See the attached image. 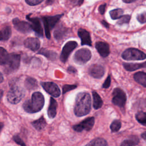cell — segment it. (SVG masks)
Wrapping results in <instances>:
<instances>
[{"mask_svg":"<svg viewBox=\"0 0 146 146\" xmlns=\"http://www.w3.org/2000/svg\"><path fill=\"white\" fill-rule=\"evenodd\" d=\"M91 57V52L90 50L83 48L78 50L74 54V59L76 63L82 64L88 62Z\"/></svg>","mask_w":146,"mask_h":146,"instance_id":"8","label":"cell"},{"mask_svg":"<svg viewBox=\"0 0 146 146\" xmlns=\"http://www.w3.org/2000/svg\"><path fill=\"white\" fill-rule=\"evenodd\" d=\"M63 15V14H58L53 16L42 17L41 18L43 23L46 36L48 39H50L51 38V30L55 27V25L58 22Z\"/></svg>","mask_w":146,"mask_h":146,"instance_id":"4","label":"cell"},{"mask_svg":"<svg viewBox=\"0 0 146 146\" xmlns=\"http://www.w3.org/2000/svg\"><path fill=\"white\" fill-rule=\"evenodd\" d=\"M102 23L103 25V26H105L106 28H108L109 27V25H108V23L106 22V21H105L104 20H103L102 21Z\"/></svg>","mask_w":146,"mask_h":146,"instance_id":"42","label":"cell"},{"mask_svg":"<svg viewBox=\"0 0 146 146\" xmlns=\"http://www.w3.org/2000/svg\"><path fill=\"white\" fill-rule=\"evenodd\" d=\"M54 1V0H47L46 3H47V4H51V3H53Z\"/></svg>","mask_w":146,"mask_h":146,"instance_id":"45","label":"cell"},{"mask_svg":"<svg viewBox=\"0 0 146 146\" xmlns=\"http://www.w3.org/2000/svg\"><path fill=\"white\" fill-rule=\"evenodd\" d=\"M85 146H108V143L104 139L98 137L92 140Z\"/></svg>","mask_w":146,"mask_h":146,"instance_id":"26","label":"cell"},{"mask_svg":"<svg viewBox=\"0 0 146 146\" xmlns=\"http://www.w3.org/2000/svg\"><path fill=\"white\" fill-rule=\"evenodd\" d=\"M73 6H80L83 3L84 0H69Z\"/></svg>","mask_w":146,"mask_h":146,"instance_id":"39","label":"cell"},{"mask_svg":"<svg viewBox=\"0 0 146 146\" xmlns=\"http://www.w3.org/2000/svg\"><path fill=\"white\" fill-rule=\"evenodd\" d=\"M25 95L23 88L15 84H11L10 89L7 94V99L11 104L18 103Z\"/></svg>","mask_w":146,"mask_h":146,"instance_id":"3","label":"cell"},{"mask_svg":"<svg viewBox=\"0 0 146 146\" xmlns=\"http://www.w3.org/2000/svg\"><path fill=\"white\" fill-rule=\"evenodd\" d=\"M124 2L127 3H132L133 2H134L136 0H122Z\"/></svg>","mask_w":146,"mask_h":146,"instance_id":"44","label":"cell"},{"mask_svg":"<svg viewBox=\"0 0 146 146\" xmlns=\"http://www.w3.org/2000/svg\"><path fill=\"white\" fill-rule=\"evenodd\" d=\"M92 98H93V107L94 109L98 110L102 107L103 100L99 95L96 92H92Z\"/></svg>","mask_w":146,"mask_h":146,"instance_id":"23","label":"cell"},{"mask_svg":"<svg viewBox=\"0 0 146 146\" xmlns=\"http://www.w3.org/2000/svg\"><path fill=\"white\" fill-rule=\"evenodd\" d=\"M123 11L121 9H116L112 10L110 12V15L112 19H117L123 16Z\"/></svg>","mask_w":146,"mask_h":146,"instance_id":"31","label":"cell"},{"mask_svg":"<svg viewBox=\"0 0 146 146\" xmlns=\"http://www.w3.org/2000/svg\"><path fill=\"white\" fill-rule=\"evenodd\" d=\"M111 84V76L110 75H108L107 78V79H106L105 82H104V83L103 84V88H108Z\"/></svg>","mask_w":146,"mask_h":146,"instance_id":"38","label":"cell"},{"mask_svg":"<svg viewBox=\"0 0 146 146\" xmlns=\"http://www.w3.org/2000/svg\"><path fill=\"white\" fill-rule=\"evenodd\" d=\"M33 126L38 131L42 130L46 125V121L43 117H41L31 123Z\"/></svg>","mask_w":146,"mask_h":146,"instance_id":"25","label":"cell"},{"mask_svg":"<svg viewBox=\"0 0 146 146\" xmlns=\"http://www.w3.org/2000/svg\"><path fill=\"white\" fill-rule=\"evenodd\" d=\"M67 71L70 73H75L76 72V70L74 67H73L72 66L68 67V68H67Z\"/></svg>","mask_w":146,"mask_h":146,"instance_id":"41","label":"cell"},{"mask_svg":"<svg viewBox=\"0 0 146 146\" xmlns=\"http://www.w3.org/2000/svg\"><path fill=\"white\" fill-rule=\"evenodd\" d=\"M11 34V27L9 26L4 27L1 31V40H8Z\"/></svg>","mask_w":146,"mask_h":146,"instance_id":"28","label":"cell"},{"mask_svg":"<svg viewBox=\"0 0 146 146\" xmlns=\"http://www.w3.org/2000/svg\"><path fill=\"white\" fill-rule=\"evenodd\" d=\"M44 98L43 94L39 92H35L31 95L30 99L26 100L23 104L24 110L28 113H33L40 111L43 107Z\"/></svg>","mask_w":146,"mask_h":146,"instance_id":"2","label":"cell"},{"mask_svg":"<svg viewBox=\"0 0 146 146\" xmlns=\"http://www.w3.org/2000/svg\"><path fill=\"white\" fill-rule=\"evenodd\" d=\"M24 45L26 48L33 51H35L38 50L40 47V41L36 38L29 37L25 40Z\"/></svg>","mask_w":146,"mask_h":146,"instance_id":"15","label":"cell"},{"mask_svg":"<svg viewBox=\"0 0 146 146\" xmlns=\"http://www.w3.org/2000/svg\"><path fill=\"white\" fill-rule=\"evenodd\" d=\"M57 107L58 103L53 98H51L49 106L47 110V115L49 118L53 119L56 116Z\"/></svg>","mask_w":146,"mask_h":146,"instance_id":"18","label":"cell"},{"mask_svg":"<svg viewBox=\"0 0 146 146\" xmlns=\"http://www.w3.org/2000/svg\"><path fill=\"white\" fill-rule=\"evenodd\" d=\"M77 45V42L74 40L68 41L64 44L60 56V60L63 63H65L67 61L70 54L76 47Z\"/></svg>","mask_w":146,"mask_h":146,"instance_id":"10","label":"cell"},{"mask_svg":"<svg viewBox=\"0 0 146 146\" xmlns=\"http://www.w3.org/2000/svg\"><path fill=\"white\" fill-rule=\"evenodd\" d=\"M9 54L7 51L1 47L0 48V64L1 66H4L8 59Z\"/></svg>","mask_w":146,"mask_h":146,"instance_id":"30","label":"cell"},{"mask_svg":"<svg viewBox=\"0 0 146 146\" xmlns=\"http://www.w3.org/2000/svg\"><path fill=\"white\" fill-rule=\"evenodd\" d=\"M41 85L43 89L53 97L57 98L60 96V89L55 83L51 82H42Z\"/></svg>","mask_w":146,"mask_h":146,"instance_id":"11","label":"cell"},{"mask_svg":"<svg viewBox=\"0 0 146 146\" xmlns=\"http://www.w3.org/2000/svg\"><path fill=\"white\" fill-rule=\"evenodd\" d=\"M26 2L30 6H35L41 3L43 0H25Z\"/></svg>","mask_w":146,"mask_h":146,"instance_id":"37","label":"cell"},{"mask_svg":"<svg viewBox=\"0 0 146 146\" xmlns=\"http://www.w3.org/2000/svg\"><path fill=\"white\" fill-rule=\"evenodd\" d=\"M88 72L92 77L96 79H100L103 76L105 71L102 66L95 64L90 67Z\"/></svg>","mask_w":146,"mask_h":146,"instance_id":"14","label":"cell"},{"mask_svg":"<svg viewBox=\"0 0 146 146\" xmlns=\"http://www.w3.org/2000/svg\"><path fill=\"white\" fill-rule=\"evenodd\" d=\"M106 4H103L102 5H100L99 7V11L101 14H103L105 12V10H106Z\"/></svg>","mask_w":146,"mask_h":146,"instance_id":"40","label":"cell"},{"mask_svg":"<svg viewBox=\"0 0 146 146\" xmlns=\"http://www.w3.org/2000/svg\"><path fill=\"white\" fill-rule=\"evenodd\" d=\"M95 47L102 57H107L110 54V47L108 43L104 42H97Z\"/></svg>","mask_w":146,"mask_h":146,"instance_id":"17","label":"cell"},{"mask_svg":"<svg viewBox=\"0 0 146 146\" xmlns=\"http://www.w3.org/2000/svg\"><path fill=\"white\" fill-rule=\"evenodd\" d=\"M139 142V139L136 136H131L129 138L124 140L120 146H135Z\"/></svg>","mask_w":146,"mask_h":146,"instance_id":"27","label":"cell"},{"mask_svg":"<svg viewBox=\"0 0 146 146\" xmlns=\"http://www.w3.org/2000/svg\"><path fill=\"white\" fill-rule=\"evenodd\" d=\"M38 54H41L44 55V56H46L47 59L51 60H54L56 59L57 58V54L52 50H47L45 48H41L38 52Z\"/></svg>","mask_w":146,"mask_h":146,"instance_id":"20","label":"cell"},{"mask_svg":"<svg viewBox=\"0 0 146 146\" xmlns=\"http://www.w3.org/2000/svg\"><path fill=\"white\" fill-rule=\"evenodd\" d=\"M25 86L27 90H35L38 87V82L35 79L29 77L26 78L25 81Z\"/></svg>","mask_w":146,"mask_h":146,"instance_id":"24","label":"cell"},{"mask_svg":"<svg viewBox=\"0 0 146 146\" xmlns=\"http://www.w3.org/2000/svg\"><path fill=\"white\" fill-rule=\"evenodd\" d=\"M137 21L141 23H144L146 22V13H143L137 17Z\"/></svg>","mask_w":146,"mask_h":146,"instance_id":"36","label":"cell"},{"mask_svg":"<svg viewBox=\"0 0 146 146\" xmlns=\"http://www.w3.org/2000/svg\"><path fill=\"white\" fill-rule=\"evenodd\" d=\"M78 34L81 39L82 45L91 46V39L90 33L84 29H79L78 31Z\"/></svg>","mask_w":146,"mask_h":146,"instance_id":"16","label":"cell"},{"mask_svg":"<svg viewBox=\"0 0 146 146\" xmlns=\"http://www.w3.org/2000/svg\"><path fill=\"white\" fill-rule=\"evenodd\" d=\"M13 23L15 29L22 33H27L32 30L30 23L27 22L21 21L16 18L13 19Z\"/></svg>","mask_w":146,"mask_h":146,"instance_id":"12","label":"cell"},{"mask_svg":"<svg viewBox=\"0 0 146 146\" xmlns=\"http://www.w3.org/2000/svg\"><path fill=\"white\" fill-rule=\"evenodd\" d=\"M95 123V119L94 117H90L86 119L81 121L79 124L72 126V128L76 132H80L83 131H90L93 127Z\"/></svg>","mask_w":146,"mask_h":146,"instance_id":"9","label":"cell"},{"mask_svg":"<svg viewBox=\"0 0 146 146\" xmlns=\"http://www.w3.org/2000/svg\"><path fill=\"white\" fill-rule=\"evenodd\" d=\"M21 56L19 54L15 53L10 54L8 59L5 63V71L7 73H11L17 71L20 65Z\"/></svg>","mask_w":146,"mask_h":146,"instance_id":"5","label":"cell"},{"mask_svg":"<svg viewBox=\"0 0 146 146\" xmlns=\"http://www.w3.org/2000/svg\"><path fill=\"white\" fill-rule=\"evenodd\" d=\"M135 80L146 88V73L144 72H137L133 75Z\"/></svg>","mask_w":146,"mask_h":146,"instance_id":"22","label":"cell"},{"mask_svg":"<svg viewBox=\"0 0 146 146\" xmlns=\"http://www.w3.org/2000/svg\"><path fill=\"white\" fill-rule=\"evenodd\" d=\"M3 80V75L2 74H1V82H2Z\"/></svg>","mask_w":146,"mask_h":146,"instance_id":"46","label":"cell"},{"mask_svg":"<svg viewBox=\"0 0 146 146\" xmlns=\"http://www.w3.org/2000/svg\"><path fill=\"white\" fill-rule=\"evenodd\" d=\"M76 87V85H70V84H65L63 86V94H65L66 92L70 91L72 90L75 89Z\"/></svg>","mask_w":146,"mask_h":146,"instance_id":"34","label":"cell"},{"mask_svg":"<svg viewBox=\"0 0 146 146\" xmlns=\"http://www.w3.org/2000/svg\"><path fill=\"white\" fill-rule=\"evenodd\" d=\"M137 121L144 126H146V112L139 111L135 115Z\"/></svg>","mask_w":146,"mask_h":146,"instance_id":"29","label":"cell"},{"mask_svg":"<svg viewBox=\"0 0 146 146\" xmlns=\"http://www.w3.org/2000/svg\"><path fill=\"white\" fill-rule=\"evenodd\" d=\"M141 136L142 139H144V140L146 141V132H143V133L141 135Z\"/></svg>","mask_w":146,"mask_h":146,"instance_id":"43","label":"cell"},{"mask_svg":"<svg viewBox=\"0 0 146 146\" xmlns=\"http://www.w3.org/2000/svg\"><path fill=\"white\" fill-rule=\"evenodd\" d=\"M131 19V16L129 15H123L121 18L119 19V21H117V23L119 25H122L124 23H127L129 22V20Z\"/></svg>","mask_w":146,"mask_h":146,"instance_id":"33","label":"cell"},{"mask_svg":"<svg viewBox=\"0 0 146 146\" xmlns=\"http://www.w3.org/2000/svg\"><path fill=\"white\" fill-rule=\"evenodd\" d=\"M127 100L125 93L120 88H115L112 92V103L119 107H123Z\"/></svg>","mask_w":146,"mask_h":146,"instance_id":"7","label":"cell"},{"mask_svg":"<svg viewBox=\"0 0 146 146\" xmlns=\"http://www.w3.org/2000/svg\"><path fill=\"white\" fill-rule=\"evenodd\" d=\"M121 56L126 60H140L146 58V54L138 49L129 48L123 52Z\"/></svg>","mask_w":146,"mask_h":146,"instance_id":"6","label":"cell"},{"mask_svg":"<svg viewBox=\"0 0 146 146\" xmlns=\"http://www.w3.org/2000/svg\"><path fill=\"white\" fill-rule=\"evenodd\" d=\"M26 18L30 22L32 30H33L39 36L42 37L43 30L41 26V23L39 18L38 17L30 18L29 15L26 16Z\"/></svg>","mask_w":146,"mask_h":146,"instance_id":"13","label":"cell"},{"mask_svg":"<svg viewBox=\"0 0 146 146\" xmlns=\"http://www.w3.org/2000/svg\"><path fill=\"white\" fill-rule=\"evenodd\" d=\"M121 122L119 120H113L110 125V129L112 132H117L121 128Z\"/></svg>","mask_w":146,"mask_h":146,"instance_id":"32","label":"cell"},{"mask_svg":"<svg viewBox=\"0 0 146 146\" xmlns=\"http://www.w3.org/2000/svg\"><path fill=\"white\" fill-rule=\"evenodd\" d=\"M13 140H14V141L18 144V145H21V146H26L25 143L23 142V141L22 140V139L18 136V135H15L13 136Z\"/></svg>","mask_w":146,"mask_h":146,"instance_id":"35","label":"cell"},{"mask_svg":"<svg viewBox=\"0 0 146 146\" xmlns=\"http://www.w3.org/2000/svg\"><path fill=\"white\" fill-rule=\"evenodd\" d=\"M123 66L124 68L128 71H133L136 70L139 68H146V62L142 63H123Z\"/></svg>","mask_w":146,"mask_h":146,"instance_id":"19","label":"cell"},{"mask_svg":"<svg viewBox=\"0 0 146 146\" xmlns=\"http://www.w3.org/2000/svg\"><path fill=\"white\" fill-rule=\"evenodd\" d=\"M91 96L86 92L79 93L76 97L74 113L78 117H81L88 114L91 110Z\"/></svg>","mask_w":146,"mask_h":146,"instance_id":"1","label":"cell"},{"mask_svg":"<svg viewBox=\"0 0 146 146\" xmlns=\"http://www.w3.org/2000/svg\"><path fill=\"white\" fill-rule=\"evenodd\" d=\"M68 30L62 25L59 26L54 32V35L56 39H62L66 34Z\"/></svg>","mask_w":146,"mask_h":146,"instance_id":"21","label":"cell"}]
</instances>
